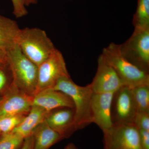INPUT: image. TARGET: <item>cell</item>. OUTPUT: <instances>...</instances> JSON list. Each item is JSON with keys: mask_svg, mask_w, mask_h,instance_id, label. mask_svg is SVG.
<instances>
[{"mask_svg": "<svg viewBox=\"0 0 149 149\" xmlns=\"http://www.w3.org/2000/svg\"><path fill=\"white\" fill-rule=\"evenodd\" d=\"M122 55L132 64L149 72V28H135L130 38L120 45Z\"/></svg>", "mask_w": 149, "mask_h": 149, "instance_id": "5", "label": "cell"}, {"mask_svg": "<svg viewBox=\"0 0 149 149\" xmlns=\"http://www.w3.org/2000/svg\"><path fill=\"white\" fill-rule=\"evenodd\" d=\"M70 76L61 52L56 49L38 66L37 93L48 88H53L61 78Z\"/></svg>", "mask_w": 149, "mask_h": 149, "instance_id": "8", "label": "cell"}, {"mask_svg": "<svg viewBox=\"0 0 149 149\" xmlns=\"http://www.w3.org/2000/svg\"><path fill=\"white\" fill-rule=\"evenodd\" d=\"M32 105L41 107L48 111L62 107L74 108L69 96L53 88H46L36 93L33 97Z\"/></svg>", "mask_w": 149, "mask_h": 149, "instance_id": "13", "label": "cell"}, {"mask_svg": "<svg viewBox=\"0 0 149 149\" xmlns=\"http://www.w3.org/2000/svg\"><path fill=\"white\" fill-rule=\"evenodd\" d=\"M115 70L123 85L133 88L149 85V74L127 60L122 55L120 45L111 43L104 48L102 53Z\"/></svg>", "mask_w": 149, "mask_h": 149, "instance_id": "4", "label": "cell"}, {"mask_svg": "<svg viewBox=\"0 0 149 149\" xmlns=\"http://www.w3.org/2000/svg\"><path fill=\"white\" fill-rule=\"evenodd\" d=\"M32 136L33 149H49L63 139L48 125L45 120L34 129Z\"/></svg>", "mask_w": 149, "mask_h": 149, "instance_id": "16", "label": "cell"}, {"mask_svg": "<svg viewBox=\"0 0 149 149\" xmlns=\"http://www.w3.org/2000/svg\"><path fill=\"white\" fill-rule=\"evenodd\" d=\"M2 97H0V102H1V100L2 98Z\"/></svg>", "mask_w": 149, "mask_h": 149, "instance_id": "30", "label": "cell"}, {"mask_svg": "<svg viewBox=\"0 0 149 149\" xmlns=\"http://www.w3.org/2000/svg\"><path fill=\"white\" fill-rule=\"evenodd\" d=\"M64 149H78L75 145L72 143H70L65 147Z\"/></svg>", "mask_w": 149, "mask_h": 149, "instance_id": "27", "label": "cell"}, {"mask_svg": "<svg viewBox=\"0 0 149 149\" xmlns=\"http://www.w3.org/2000/svg\"><path fill=\"white\" fill-rule=\"evenodd\" d=\"M137 113L132 88L123 85L113 93L111 108L113 125L134 124Z\"/></svg>", "mask_w": 149, "mask_h": 149, "instance_id": "7", "label": "cell"}, {"mask_svg": "<svg viewBox=\"0 0 149 149\" xmlns=\"http://www.w3.org/2000/svg\"><path fill=\"white\" fill-rule=\"evenodd\" d=\"M17 46L22 53L37 66L56 49L45 31L37 27L21 29Z\"/></svg>", "mask_w": 149, "mask_h": 149, "instance_id": "3", "label": "cell"}, {"mask_svg": "<svg viewBox=\"0 0 149 149\" xmlns=\"http://www.w3.org/2000/svg\"><path fill=\"white\" fill-rule=\"evenodd\" d=\"M134 125L139 129L149 131V113H137L134 121Z\"/></svg>", "mask_w": 149, "mask_h": 149, "instance_id": "22", "label": "cell"}, {"mask_svg": "<svg viewBox=\"0 0 149 149\" xmlns=\"http://www.w3.org/2000/svg\"><path fill=\"white\" fill-rule=\"evenodd\" d=\"M48 111L37 106L32 105L31 109L22 122L11 132L23 139L29 137L39 124L45 120Z\"/></svg>", "mask_w": 149, "mask_h": 149, "instance_id": "15", "label": "cell"}, {"mask_svg": "<svg viewBox=\"0 0 149 149\" xmlns=\"http://www.w3.org/2000/svg\"><path fill=\"white\" fill-rule=\"evenodd\" d=\"M25 6H29L31 5L36 4L38 3V0H22Z\"/></svg>", "mask_w": 149, "mask_h": 149, "instance_id": "26", "label": "cell"}, {"mask_svg": "<svg viewBox=\"0 0 149 149\" xmlns=\"http://www.w3.org/2000/svg\"><path fill=\"white\" fill-rule=\"evenodd\" d=\"M53 88L65 93L72 100L76 130L83 129L93 123L91 102L94 93L89 85L79 86L68 76L61 78Z\"/></svg>", "mask_w": 149, "mask_h": 149, "instance_id": "1", "label": "cell"}, {"mask_svg": "<svg viewBox=\"0 0 149 149\" xmlns=\"http://www.w3.org/2000/svg\"><path fill=\"white\" fill-rule=\"evenodd\" d=\"M20 30L16 21L0 15V51L6 54L17 46Z\"/></svg>", "mask_w": 149, "mask_h": 149, "instance_id": "14", "label": "cell"}, {"mask_svg": "<svg viewBox=\"0 0 149 149\" xmlns=\"http://www.w3.org/2000/svg\"><path fill=\"white\" fill-rule=\"evenodd\" d=\"M103 133L104 149H143L134 124L113 125Z\"/></svg>", "mask_w": 149, "mask_h": 149, "instance_id": "6", "label": "cell"}, {"mask_svg": "<svg viewBox=\"0 0 149 149\" xmlns=\"http://www.w3.org/2000/svg\"><path fill=\"white\" fill-rule=\"evenodd\" d=\"M27 115L13 114L0 119V130L2 134L11 132L22 122Z\"/></svg>", "mask_w": 149, "mask_h": 149, "instance_id": "20", "label": "cell"}, {"mask_svg": "<svg viewBox=\"0 0 149 149\" xmlns=\"http://www.w3.org/2000/svg\"><path fill=\"white\" fill-rule=\"evenodd\" d=\"M140 140L143 149H149V131L139 129Z\"/></svg>", "mask_w": 149, "mask_h": 149, "instance_id": "24", "label": "cell"}, {"mask_svg": "<svg viewBox=\"0 0 149 149\" xmlns=\"http://www.w3.org/2000/svg\"><path fill=\"white\" fill-rule=\"evenodd\" d=\"M33 97L13 85L0 102V119L12 115L28 114L32 105Z\"/></svg>", "mask_w": 149, "mask_h": 149, "instance_id": "10", "label": "cell"}, {"mask_svg": "<svg viewBox=\"0 0 149 149\" xmlns=\"http://www.w3.org/2000/svg\"><path fill=\"white\" fill-rule=\"evenodd\" d=\"M13 86V77L7 59L0 61V95L3 96Z\"/></svg>", "mask_w": 149, "mask_h": 149, "instance_id": "19", "label": "cell"}, {"mask_svg": "<svg viewBox=\"0 0 149 149\" xmlns=\"http://www.w3.org/2000/svg\"><path fill=\"white\" fill-rule=\"evenodd\" d=\"M2 135V133L1 132V130H0V137H1V136Z\"/></svg>", "mask_w": 149, "mask_h": 149, "instance_id": "29", "label": "cell"}, {"mask_svg": "<svg viewBox=\"0 0 149 149\" xmlns=\"http://www.w3.org/2000/svg\"><path fill=\"white\" fill-rule=\"evenodd\" d=\"M6 59V54L3 52L0 51V61H3Z\"/></svg>", "mask_w": 149, "mask_h": 149, "instance_id": "28", "label": "cell"}, {"mask_svg": "<svg viewBox=\"0 0 149 149\" xmlns=\"http://www.w3.org/2000/svg\"><path fill=\"white\" fill-rule=\"evenodd\" d=\"M20 149H33V139L32 135L24 139L23 145Z\"/></svg>", "mask_w": 149, "mask_h": 149, "instance_id": "25", "label": "cell"}, {"mask_svg": "<svg viewBox=\"0 0 149 149\" xmlns=\"http://www.w3.org/2000/svg\"><path fill=\"white\" fill-rule=\"evenodd\" d=\"M24 139L15 133L2 134L0 137V149H20Z\"/></svg>", "mask_w": 149, "mask_h": 149, "instance_id": "21", "label": "cell"}, {"mask_svg": "<svg viewBox=\"0 0 149 149\" xmlns=\"http://www.w3.org/2000/svg\"><path fill=\"white\" fill-rule=\"evenodd\" d=\"M45 120L63 139L69 138L77 130L74 124V109L72 108H59L49 111Z\"/></svg>", "mask_w": 149, "mask_h": 149, "instance_id": "12", "label": "cell"}, {"mask_svg": "<svg viewBox=\"0 0 149 149\" xmlns=\"http://www.w3.org/2000/svg\"><path fill=\"white\" fill-rule=\"evenodd\" d=\"M138 112L149 113V85L132 88Z\"/></svg>", "mask_w": 149, "mask_h": 149, "instance_id": "18", "label": "cell"}, {"mask_svg": "<svg viewBox=\"0 0 149 149\" xmlns=\"http://www.w3.org/2000/svg\"><path fill=\"white\" fill-rule=\"evenodd\" d=\"M6 54L12 73L14 86L28 95L34 97L37 91L38 66L22 53L18 46Z\"/></svg>", "mask_w": 149, "mask_h": 149, "instance_id": "2", "label": "cell"}, {"mask_svg": "<svg viewBox=\"0 0 149 149\" xmlns=\"http://www.w3.org/2000/svg\"><path fill=\"white\" fill-rule=\"evenodd\" d=\"M97 66L95 75L89 84L93 93H114L123 86L115 70L102 54L98 59Z\"/></svg>", "mask_w": 149, "mask_h": 149, "instance_id": "9", "label": "cell"}, {"mask_svg": "<svg viewBox=\"0 0 149 149\" xmlns=\"http://www.w3.org/2000/svg\"><path fill=\"white\" fill-rule=\"evenodd\" d=\"M133 23L135 28H149V0H138Z\"/></svg>", "mask_w": 149, "mask_h": 149, "instance_id": "17", "label": "cell"}, {"mask_svg": "<svg viewBox=\"0 0 149 149\" xmlns=\"http://www.w3.org/2000/svg\"><path fill=\"white\" fill-rule=\"evenodd\" d=\"M114 93H93L92 96L91 109L93 123L97 124L103 132L109 130L113 125L111 108Z\"/></svg>", "mask_w": 149, "mask_h": 149, "instance_id": "11", "label": "cell"}, {"mask_svg": "<svg viewBox=\"0 0 149 149\" xmlns=\"http://www.w3.org/2000/svg\"><path fill=\"white\" fill-rule=\"evenodd\" d=\"M11 1L13 5V14L16 18H21L28 14V11L22 0H11Z\"/></svg>", "mask_w": 149, "mask_h": 149, "instance_id": "23", "label": "cell"}]
</instances>
